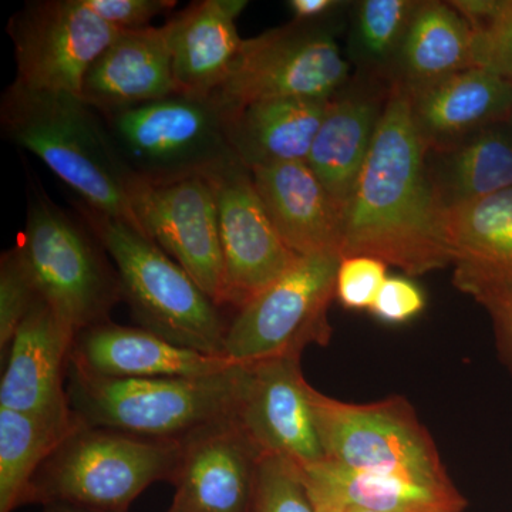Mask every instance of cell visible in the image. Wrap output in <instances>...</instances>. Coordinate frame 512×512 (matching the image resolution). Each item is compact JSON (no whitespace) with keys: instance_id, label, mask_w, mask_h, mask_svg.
Instances as JSON below:
<instances>
[{"instance_id":"cell-1","label":"cell","mask_w":512,"mask_h":512,"mask_svg":"<svg viewBox=\"0 0 512 512\" xmlns=\"http://www.w3.org/2000/svg\"><path fill=\"white\" fill-rule=\"evenodd\" d=\"M340 256H372L409 276L451 264L406 93L392 86L345 207Z\"/></svg>"},{"instance_id":"cell-2","label":"cell","mask_w":512,"mask_h":512,"mask_svg":"<svg viewBox=\"0 0 512 512\" xmlns=\"http://www.w3.org/2000/svg\"><path fill=\"white\" fill-rule=\"evenodd\" d=\"M3 133L35 154L79 201L143 231L131 205L134 177L117 153L106 121L80 96L13 82L0 101Z\"/></svg>"},{"instance_id":"cell-3","label":"cell","mask_w":512,"mask_h":512,"mask_svg":"<svg viewBox=\"0 0 512 512\" xmlns=\"http://www.w3.org/2000/svg\"><path fill=\"white\" fill-rule=\"evenodd\" d=\"M76 207L116 266L123 301L140 328L183 348L225 357L229 322L221 306L133 225L93 210L82 201H76Z\"/></svg>"},{"instance_id":"cell-4","label":"cell","mask_w":512,"mask_h":512,"mask_svg":"<svg viewBox=\"0 0 512 512\" xmlns=\"http://www.w3.org/2000/svg\"><path fill=\"white\" fill-rule=\"evenodd\" d=\"M244 365L204 377L113 379L69 363L67 397L76 419L148 437L180 440L211 421L237 413Z\"/></svg>"},{"instance_id":"cell-5","label":"cell","mask_w":512,"mask_h":512,"mask_svg":"<svg viewBox=\"0 0 512 512\" xmlns=\"http://www.w3.org/2000/svg\"><path fill=\"white\" fill-rule=\"evenodd\" d=\"M178 456L180 440L148 439L80 423L37 471L26 504L127 512L151 484L170 483Z\"/></svg>"},{"instance_id":"cell-6","label":"cell","mask_w":512,"mask_h":512,"mask_svg":"<svg viewBox=\"0 0 512 512\" xmlns=\"http://www.w3.org/2000/svg\"><path fill=\"white\" fill-rule=\"evenodd\" d=\"M15 247L40 298L77 333L110 320L123 301L116 266L92 229L74 221L42 187L30 190L25 228Z\"/></svg>"},{"instance_id":"cell-7","label":"cell","mask_w":512,"mask_h":512,"mask_svg":"<svg viewBox=\"0 0 512 512\" xmlns=\"http://www.w3.org/2000/svg\"><path fill=\"white\" fill-rule=\"evenodd\" d=\"M101 117L121 161L143 183L211 178L239 161L214 99L174 94Z\"/></svg>"},{"instance_id":"cell-8","label":"cell","mask_w":512,"mask_h":512,"mask_svg":"<svg viewBox=\"0 0 512 512\" xmlns=\"http://www.w3.org/2000/svg\"><path fill=\"white\" fill-rule=\"evenodd\" d=\"M311 399L316 430L329 463L357 473L453 483L433 437L404 397L345 403L312 387Z\"/></svg>"},{"instance_id":"cell-9","label":"cell","mask_w":512,"mask_h":512,"mask_svg":"<svg viewBox=\"0 0 512 512\" xmlns=\"http://www.w3.org/2000/svg\"><path fill=\"white\" fill-rule=\"evenodd\" d=\"M350 79L335 26L292 20L244 39L228 79L211 99L224 110L262 100H329Z\"/></svg>"},{"instance_id":"cell-10","label":"cell","mask_w":512,"mask_h":512,"mask_svg":"<svg viewBox=\"0 0 512 512\" xmlns=\"http://www.w3.org/2000/svg\"><path fill=\"white\" fill-rule=\"evenodd\" d=\"M339 255L299 256L295 264L242 306L229 322L224 356L237 365L279 356H302L328 346V313L336 299Z\"/></svg>"},{"instance_id":"cell-11","label":"cell","mask_w":512,"mask_h":512,"mask_svg":"<svg viewBox=\"0 0 512 512\" xmlns=\"http://www.w3.org/2000/svg\"><path fill=\"white\" fill-rule=\"evenodd\" d=\"M121 29L104 22L84 0H36L10 18L16 82L33 90L80 96L97 57Z\"/></svg>"},{"instance_id":"cell-12","label":"cell","mask_w":512,"mask_h":512,"mask_svg":"<svg viewBox=\"0 0 512 512\" xmlns=\"http://www.w3.org/2000/svg\"><path fill=\"white\" fill-rule=\"evenodd\" d=\"M131 205L147 237L171 256L222 308V258L217 195L210 178L131 184Z\"/></svg>"},{"instance_id":"cell-13","label":"cell","mask_w":512,"mask_h":512,"mask_svg":"<svg viewBox=\"0 0 512 512\" xmlns=\"http://www.w3.org/2000/svg\"><path fill=\"white\" fill-rule=\"evenodd\" d=\"M210 180L217 195L224 258L222 308L232 306L239 311L299 256L279 237L247 165L237 161Z\"/></svg>"},{"instance_id":"cell-14","label":"cell","mask_w":512,"mask_h":512,"mask_svg":"<svg viewBox=\"0 0 512 512\" xmlns=\"http://www.w3.org/2000/svg\"><path fill=\"white\" fill-rule=\"evenodd\" d=\"M302 356H279L244 365L237 419L261 453L308 468L325 461Z\"/></svg>"},{"instance_id":"cell-15","label":"cell","mask_w":512,"mask_h":512,"mask_svg":"<svg viewBox=\"0 0 512 512\" xmlns=\"http://www.w3.org/2000/svg\"><path fill=\"white\" fill-rule=\"evenodd\" d=\"M262 456L235 414L191 431L180 439L171 508L249 512Z\"/></svg>"},{"instance_id":"cell-16","label":"cell","mask_w":512,"mask_h":512,"mask_svg":"<svg viewBox=\"0 0 512 512\" xmlns=\"http://www.w3.org/2000/svg\"><path fill=\"white\" fill-rule=\"evenodd\" d=\"M76 329L43 299L22 320L2 357L0 409L70 414L67 370Z\"/></svg>"},{"instance_id":"cell-17","label":"cell","mask_w":512,"mask_h":512,"mask_svg":"<svg viewBox=\"0 0 512 512\" xmlns=\"http://www.w3.org/2000/svg\"><path fill=\"white\" fill-rule=\"evenodd\" d=\"M453 284L480 305L512 293V188L440 212Z\"/></svg>"},{"instance_id":"cell-18","label":"cell","mask_w":512,"mask_h":512,"mask_svg":"<svg viewBox=\"0 0 512 512\" xmlns=\"http://www.w3.org/2000/svg\"><path fill=\"white\" fill-rule=\"evenodd\" d=\"M390 90L389 83L356 73L329 99L305 163L343 208L375 141Z\"/></svg>"},{"instance_id":"cell-19","label":"cell","mask_w":512,"mask_h":512,"mask_svg":"<svg viewBox=\"0 0 512 512\" xmlns=\"http://www.w3.org/2000/svg\"><path fill=\"white\" fill-rule=\"evenodd\" d=\"M70 363L84 372L113 379L204 377L237 363L175 345L143 328L103 323L80 330Z\"/></svg>"},{"instance_id":"cell-20","label":"cell","mask_w":512,"mask_h":512,"mask_svg":"<svg viewBox=\"0 0 512 512\" xmlns=\"http://www.w3.org/2000/svg\"><path fill=\"white\" fill-rule=\"evenodd\" d=\"M178 94L168 26L121 29L92 64L80 97L101 116Z\"/></svg>"},{"instance_id":"cell-21","label":"cell","mask_w":512,"mask_h":512,"mask_svg":"<svg viewBox=\"0 0 512 512\" xmlns=\"http://www.w3.org/2000/svg\"><path fill=\"white\" fill-rule=\"evenodd\" d=\"M251 173L262 204L289 249L298 256H340L345 208L305 161L264 165Z\"/></svg>"},{"instance_id":"cell-22","label":"cell","mask_w":512,"mask_h":512,"mask_svg":"<svg viewBox=\"0 0 512 512\" xmlns=\"http://www.w3.org/2000/svg\"><path fill=\"white\" fill-rule=\"evenodd\" d=\"M403 92L426 150L451 146L512 116V84L477 67Z\"/></svg>"},{"instance_id":"cell-23","label":"cell","mask_w":512,"mask_h":512,"mask_svg":"<svg viewBox=\"0 0 512 512\" xmlns=\"http://www.w3.org/2000/svg\"><path fill=\"white\" fill-rule=\"evenodd\" d=\"M245 0H200L168 20L178 94L211 99L228 79L241 50L237 19Z\"/></svg>"},{"instance_id":"cell-24","label":"cell","mask_w":512,"mask_h":512,"mask_svg":"<svg viewBox=\"0 0 512 512\" xmlns=\"http://www.w3.org/2000/svg\"><path fill=\"white\" fill-rule=\"evenodd\" d=\"M329 100L274 99L222 109L235 156L249 170L306 161Z\"/></svg>"},{"instance_id":"cell-25","label":"cell","mask_w":512,"mask_h":512,"mask_svg":"<svg viewBox=\"0 0 512 512\" xmlns=\"http://www.w3.org/2000/svg\"><path fill=\"white\" fill-rule=\"evenodd\" d=\"M426 170L440 212L512 188L511 119L426 150Z\"/></svg>"},{"instance_id":"cell-26","label":"cell","mask_w":512,"mask_h":512,"mask_svg":"<svg viewBox=\"0 0 512 512\" xmlns=\"http://www.w3.org/2000/svg\"><path fill=\"white\" fill-rule=\"evenodd\" d=\"M302 471L313 503L375 512H463L467 505L453 483L357 473L326 460Z\"/></svg>"},{"instance_id":"cell-27","label":"cell","mask_w":512,"mask_h":512,"mask_svg":"<svg viewBox=\"0 0 512 512\" xmlns=\"http://www.w3.org/2000/svg\"><path fill=\"white\" fill-rule=\"evenodd\" d=\"M473 67V30L450 2H420L390 86L417 89Z\"/></svg>"},{"instance_id":"cell-28","label":"cell","mask_w":512,"mask_h":512,"mask_svg":"<svg viewBox=\"0 0 512 512\" xmlns=\"http://www.w3.org/2000/svg\"><path fill=\"white\" fill-rule=\"evenodd\" d=\"M80 426L70 414H33L0 409V512L26 505L37 471Z\"/></svg>"},{"instance_id":"cell-29","label":"cell","mask_w":512,"mask_h":512,"mask_svg":"<svg viewBox=\"0 0 512 512\" xmlns=\"http://www.w3.org/2000/svg\"><path fill=\"white\" fill-rule=\"evenodd\" d=\"M419 0H360L353 3L348 62L357 74L390 84L404 37Z\"/></svg>"},{"instance_id":"cell-30","label":"cell","mask_w":512,"mask_h":512,"mask_svg":"<svg viewBox=\"0 0 512 512\" xmlns=\"http://www.w3.org/2000/svg\"><path fill=\"white\" fill-rule=\"evenodd\" d=\"M249 512H316L302 468L285 457L262 456Z\"/></svg>"},{"instance_id":"cell-31","label":"cell","mask_w":512,"mask_h":512,"mask_svg":"<svg viewBox=\"0 0 512 512\" xmlns=\"http://www.w3.org/2000/svg\"><path fill=\"white\" fill-rule=\"evenodd\" d=\"M40 298L28 265L16 247L0 258V355L5 356L22 320Z\"/></svg>"},{"instance_id":"cell-32","label":"cell","mask_w":512,"mask_h":512,"mask_svg":"<svg viewBox=\"0 0 512 512\" xmlns=\"http://www.w3.org/2000/svg\"><path fill=\"white\" fill-rule=\"evenodd\" d=\"M473 67L512 84V0H500L493 18L473 32Z\"/></svg>"},{"instance_id":"cell-33","label":"cell","mask_w":512,"mask_h":512,"mask_svg":"<svg viewBox=\"0 0 512 512\" xmlns=\"http://www.w3.org/2000/svg\"><path fill=\"white\" fill-rule=\"evenodd\" d=\"M387 266L372 256L343 258L336 276V299L340 305L350 311L372 308L387 279Z\"/></svg>"},{"instance_id":"cell-34","label":"cell","mask_w":512,"mask_h":512,"mask_svg":"<svg viewBox=\"0 0 512 512\" xmlns=\"http://www.w3.org/2000/svg\"><path fill=\"white\" fill-rule=\"evenodd\" d=\"M426 295L406 276H387L369 312L386 325H404L426 308Z\"/></svg>"},{"instance_id":"cell-35","label":"cell","mask_w":512,"mask_h":512,"mask_svg":"<svg viewBox=\"0 0 512 512\" xmlns=\"http://www.w3.org/2000/svg\"><path fill=\"white\" fill-rule=\"evenodd\" d=\"M104 22L117 29H141L177 6L175 0H84Z\"/></svg>"},{"instance_id":"cell-36","label":"cell","mask_w":512,"mask_h":512,"mask_svg":"<svg viewBox=\"0 0 512 512\" xmlns=\"http://www.w3.org/2000/svg\"><path fill=\"white\" fill-rule=\"evenodd\" d=\"M493 320L495 343L501 362L512 373V293L484 305Z\"/></svg>"},{"instance_id":"cell-37","label":"cell","mask_w":512,"mask_h":512,"mask_svg":"<svg viewBox=\"0 0 512 512\" xmlns=\"http://www.w3.org/2000/svg\"><path fill=\"white\" fill-rule=\"evenodd\" d=\"M289 12L292 20L303 23H325L339 12L340 9L348 6V2L339 0H289Z\"/></svg>"},{"instance_id":"cell-38","label":"cell","mask_w":512,"mask_h":512,"mask_svg":"<svg viewBox=\"0 0 512 512\" xmlns=\"http://www.w3.org/2000/svg\"><path fill=\"white\" fill-rule=\"evenodd\" d=\"M45 512H104L89 510V508L76 507L70 504H49L45 505Z\"/></svg>"},{"instance_id":"cell-39","label":"cell","mask_w":512,"mask_h":512,"mask_svg":"<svg viewBox=\"0 0 512 512\" xmlns=\"http://www.w3.org/2000/svg\"><path fill=\"white\" fill-rule=\"evenodd\" d=\"M316 507V512H348V508L342 505L328 504V503H313Z\"/></svg>"},{"instance_id":"cell-40","label":"cell","mask_w":512,"mask_h":512,"mask_svg":"<svg viewBox=\"0 0 512 512\" xmlns=\"http://www.w3.org/2000/svg\"><path fill=\"white\" fill-rule=\"evenodd\" d=\"M348 508V512H375V511H369V510H362V508Z\"/></svg>"},{"instance_id":"cell-41","label":"cell","mask_w":512,"mask_h":512,"mask_svg":"<svg viewBox=\"0 0 512 512\" xmlns=\"http://www.w3.org/2000/svg\"><path fill=\"white\" fill-rule=\"evenodd\" d=\"M168 512H183V511L174 510V508L170 507V510H168Z\"/></svg>"},{"instance_id":"cell-42","label":"cell","mask_w":512,"mask_h":512,"mask_svg":"<svg viewBox=\"0 0 512 512\" xmlns=\"http://www.w3.org/2000/svg\"><path fill=\"white\" fill-rule=\"evenodd\" d=\"M511 121H512V116H511Z\"/></svg>"}]
</instances>
